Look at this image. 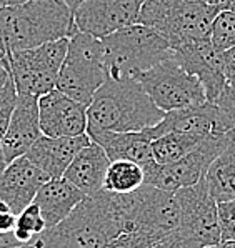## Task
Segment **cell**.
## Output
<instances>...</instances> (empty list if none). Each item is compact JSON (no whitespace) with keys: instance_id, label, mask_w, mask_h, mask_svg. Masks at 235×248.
I'll return each mask as SVG.
<instances>
[{"instance_id":"cell-35","label":"cell","mask_w":235,"mask_h":248,"mask_svg":"<svg viewBox=\"0 0 235 248\" xmlns=\"http://www.w3.org/2000/svg\"><path fill=\"white\" fill-rule=\"evenodd\" d=\"M27 0H0V10L7 9V7H15L20 5V3H25Z\"/></svg>"},{"instance_id":"cell-6","label":"cell","mask_w":235,"mask_h":248,"mask_svg":"<svg viewBox=\"0 0 235 248\" xmlns=\"http://www.w3.org/2000/svg\"><path fill=\"white\" fill-rule=\"evenodd\" d=\"M107 78L102 40L83 32L70 37L69 50L57 77V90L89 107Z\"/></svg>"},{"instance_id":"cell-7","label":"cell","mask_w":235,"mask_h":248,"mask_svg":"<svg viewBox=\"0 0 235 248\" xmlns=\"http://www.w3.org/2000/svg\"><path fill=\"white\" fill-rule=\"evenodd\" d=\"M125 233H139L155 247L179 227V203L175 193L143 183L139 190L120 195Z\"/></svg>"},{"instance_id":"cell-14","label":"cell","mask_w":235,"mask_h":248,"mask_svg":"<svg viewBox=\"0 0 235 248\" xmlns=\"http://www.w3.org/2000/svg\"><path fill=\"white\" fill-rule=\"evenodd\" d=\"M39 120L42 135L54 139L85 135L89 127L87 105L57 89L39 98Z\"/></svg>"},{"instance_id":"cell-17","label":"cell","mask_w":235,"mask_h":248,"mask_svg":"<svg viewBox=\"0 0 235 248\" xmlns=\"http://www.w3.org/2000/svg\"><path fill=\"white\" fill-rule=\"evenodd\" d=\"M40 137L39 98L30 95H18L7 132L0 139L7 162L10 163L15 158L25 157V154Z\"/></svg>"},{"instance_id":"cell-8","label":"cell","mask_w":235,"mask_h":248,"mask_svg":"<svg viewBox=\"0 0 235 248\" xmlns=\"http://www.w3.org/2000/svg\"><path fill=\"white\" fill-rule=\"evenodd\" d=\"M69 50V39L48 42L5 57V67L18 95L40 98L57 89V77Z\"/></svg>"},{"instance_id":"cell-11","label":"cell","mask_w":235,"mask_h":248,"mask_svg":"<svg viewBox=\"0 0 235 248\" xmlns=\"http://www.w3.org/2000/svg\"><path fill=\"white\" fill-rule=\"evenodd\" d=\"M175 198L179 203V227L175 233L194 240L204 248L219 245V203L208 192L205 177L197 185L177 190Z\"/></svg>"},{"instance_id":"cell-10","label":"cell","mask_w":235,"mask_h":248,"mask_svg":"<svg viewBox=\"0 0 235 248\" xmlns=\"http://www.w3.org/2000/svg\"><path fill=\"white\" fill-rule=\"evenodd\" d=\"M229 145L232 143L225 137H207L179 162L170 165H158L155 162L152 167L143 170L145 183L170 193H175L177 190L185 186L197 185L205 177L212 162Z\"/></svg>"},{"instance_id":"cell-5","label":"cell","mask_w":235,"mask_h":248,"mask_svg":"<svg viewBox=\"0 0 235 248\" xmlns=\"http://www.w3.org/2000/svg\"><path fill=\"white\" fill-rule=\"evenodd\" d=\"M109 78H137L142 72L172 59L169 40L147 25H130L102 39Z\"/></svg>"},{"instance_id":"cell-40","label":"cell","mask_w":235,"mask_h":248,"mask_svg":"<svg viewBox=\"0 0 235 248\" xmlns=\"http://www.w3.org/2000/svg\"><path fill=\"white\" fill-rule=\"evenodd\" d=\"M197 2H202V3H208V5H217V7H220L222 0H197Z\"/></svg>"},{"instance_id":"cell-21","label":"cell","mask_w":235,"mask_h":248,"mask_svg":"<svg viewBox=\"0 0 235 248\" xmlns=\"http://www.w3.org/2000/svg\"><path fill=\"white\" fill-rule=\"evenodd\" d=\"M85 198V195L78 188H75L65 178H50L40 186L37 192L33 203L39 207L45 225L48 228H54L62 220L70 215V212L77 207Z\"/></svg>"},{"instance_id":"cell-9","label":"cell","mask_w":235,"mask_h":248,"mask_svg":"<svg viewBox=\"0 0 235 248\" xmlns=\"http://www.w3.org/2000/svg\"><path fill=\"white\" fill-rule=\"evenodd\" d=\"M135 80L142 85L155 107L165 113L192 108L207 102L202 83L194 75L187 74L173 57L142 72Z\"/></svg>"},{"instance_id":"cell-23","label":"cell","mask_w":235,"mask_h":248,"mask_svg":"<svg viewBox=\"0 0 235 248\" xmlns=\"http://www.w3.org/2000/svg\"><path fill=\"white\" fill-rule=\"evenodd\" d=\"M145 183L143 169L128 160H115L110 162V167L105 175L104 190L117 195H128L139 190Z\"/></svg>"},{"instance_id":"cell-15","label":"cell","mask_w":235,"mask_h":248,"mask_svg":"<svg viewBox=\"0 0 235 248\" xmlns=\"http://www.w3.org/2000/svg\"><path fill=\"white\" fill-rule=\"evenodd\" d=\"M147 132L150 133L152 140L169 132L187 133V135L197 137L200 140L207 139V137H225L227 139L225 122H223L220 110L210 102H205L199 107H192V108L165 113L164 120L152 128H147Z\"/></svg>"},{"instance_id":"cell-42","label":"cell","mask_w":235,"mask_h":248,"mask_svg":"<svg viewBox=\"0 0 235 248\" xmlns=\"http://www.w3.org/2000/svg\"><path fill=\"white\" fill-rule=\"evenodd\" d=\"M2 59H5V53H3L2 48H0V60H2Z\"/></svg>"},{"instance_id":"cell-20","label":"cell","mask_w":235,"mask_h":248,"mask_svg":"<svg viewBox=\"0 0 235 248\" xmlns=\"http://www.w3.org/2000/svg\"><path fill=\"white\" fill-rule=\"evenodd\" d=\"M109 167L110 160L104 148L95 142H90L75 155L69 169L63 173V178L80 190L85 197H92L104 190Z\"/></svg>"},{"instance_id":"cell-30","label":"cell","mask_w":235,"mask_h":248,"mask_svg":"<svg viewBox=\"0 0 235 248\" xmlns=\"http://www.w3.org/2000/svg\"><path fill=\"white\" fill-rule=\"evenodd\" d=\"M107 248H154V245L139 233H122Z\"/></svg>"},{"instance_id":"cell-28","label":"cell","mask_w":235,"mask_h":248,"mask_svg":"<svg viewBox=\"0 0 235 248\" xmlns=\"http://www.w3.org/2000/svg\"><path fill=\"white\" fill-rule=\"evenodd\" d=\"M220 110L223 122L227 128V139L230 143H235V90L230 87H225L222 95L214 102Z\"/></svg>"},{"instance_id":"cell-36","label":"cell","mask_w":235,"mask_h":248,"mask_svg":"<svg viewBox=\"0 0 235 248\" xmlns=\"http://www.w3.org/2000/svg\"><path fill=\"white\" fill-rule=\"evenodd\" d=\"M222 10L235 12V0H222V3H220V12H222Z\"/></svg>"},{"instance_id":"cell-41","label":"cell","mask_w":235,"mask_h":248,"mask_svg":"<svg viewBox=\"0 0 235 248\" xmlns=\"http://www.w3.org/2000/svg\"><path fill=\"white\" fill-rule=\"evenodd\" d=\"M10 248H37L33 243H24V245H17V247H10Z\"/></svg>"},{"instance_id":"cell-34","label":"cell","mask_w":235,"mask_h":248,"mask_svg":"<svg viewBox=\"0 0 235 248\" xmlns=\"http://www.w3.org/2000/svg\"><path fill=\"white\" fill-rule=\"evenodd\" d=\"M9 77H10V74H9V70H7V67H5V59H2V60H0V89L5 85Z\"/></svg>"},{"instance_id":"cell-26","label":"cell","mask_w":235,"mask_h":248,"mask_svg":"<svg viewBox=\"0 0 235 248\" xmlns=\"http://www.w3.org/2000/svg\"><path fill=\"white\" fill-rule=\"evenodd\" d=\"M210 40L219 50L225 52L235 47V12L222 10L212 25Z\"/></svg>"},{"instance_id":"cell-2","label":"cell","mask_w":235,"mask_h":248,"mask_svg":"<svg viewBox=\"0 0 235 248\" xmlns=\"http://www.w3.org/2000/svg\"><path fill=\"white\" fill-rule=\"evenodd\" d=\"M77 32L74 12L63 0H27L0 10V48L5 57Z\"/></svg>"},{"instance_id":"cell-37","label":"cell","mask_w":235,"mask_h":248,"mask_svg":"<svg viewBox=\"0 0 235 248\" xmlns=\"http://www.w3.org/2000/svg\"><path fill=\"white\" fill-rule=\"evenodd\" d=\"M7 165H9V162H7V158H5V154H3V147H2V142H0V173H2V171L7 169Z\"/></svg>"},{"instance_id":"cell-1","label":"cell","mask_w":235,"mask_h":248,"mask_svg":"<svg viewBox=\"0 0 235 248\" xmlns=\"http://www.w3.org/2000/svg\"><path fill=\"white\" fill-rule=\"evenodd\" d=\"M125 233V218L120 195L98 192L85 197L54 228L33 240L37 248H107Z\"/></svg>"},{"instance_id":"cell-38","label":"cell","mask_w":235,"mask_h":248,"mask_svg":"<svg viewBox=\"0 0 235 248\" xmlns=\"http://www.w3.org/2000/svg\"><path fill=\"white\" fill-rule=\"evenodd\" d=\"M63 2H65L67 5L70 7V10H72V12H75V9H77V7L80 5V3L85 2V0H63Z\"/></svg>"},{"instance_id":"cell-32","label":"cell","mask_w":235,"mask_h":248,"mask_svg":"<svg viewBox=\"0 0 235 248\" xmlns=\"http://www.w3.org/2000/svg\"><path fill=\"white\" fill-rule=\"evenodd\" d=\"M15 223H17V215L3 202H0V235L12 233Z\"/></svg>"},{"instance_id":"cell-22","label":"cell","mask_w":235,"mask_h":248,"mask_svg":"<svg viewBox=\"0 0 235 248\" xmlns=\"http://www.w3.org/2000/svg\"><path fill=\"white\" fill-rule=\"evenodd\" d=\"M205 183L217 203L235 198V143L229 145L212 162L205 173Z\"/></svg>"},{"instance_id":"cell-13","label":"cell","mask_w":235,"mask_h":248,"mask_svg":"<svg viewBox=\"0 0 235 248\" xmlns=\"http://www.w3.org/2000/svg\"><path fill=\"white\" fill-rule=\"evenodd\" d=\"M172 50L173 60L202 83L207 102L214 104L227 87L223 75V52L219 50L210 39L177 45Z\"/></svg>"},{"instance_id":"cell-4","label":"cell","mask_w":235,"mask_h":248,"mask_svg":"<svg viewBox=\"0 0 235 248\" xmlns=\"http://www.w3.org/2000/svg\"><path fill=\"white\" fill-rule=\"evenodd\" d=\"M219 14L220 7L197 0H142L137 24L155 29L173 48L210 39L212 25Z\"/></svg>"},{"instance_id":"cell-16","label":"cell","mask_w":235,"mask_h":248,"mask_svg":"<svg viewBox=\"0 0 235 248\" xmlns=\"http://www.w3.org/2000/svg\"><path fill=\"white\" fill-rule=\"evenodd\" d=\"M48 180L50 178L25 157L15 158L0 173V202L18 215L33 203L40 186Z\"/></svg>"},{"instance_id":"cell-31","label":"cell","mask_w":235,"mask_h":248,"mask_svg":"<svg viewBox=\"0 0 235 248\" xmlns=\"http://www.w3.org/2000/svg\"><path fill=\"white\" fill-rule=\"evenodd\" d=\"M154 248H204V247L200 243L194 242V240L184 238V236L177 235L173 232L172 235H169L162 242H158Z\"/></svg>"},{"instance_id":"cell-3","label":"cell","mask_w":235,"mask_h":248,"mask_svg":"<svg viewBox=\"0 0 235 248\" xmlns=\"http://www.w3.org/2000/svg\"><path fill=\"white\" fill-rule=\"evenodd\" d=\"M165 112L157 108L135 78H107L87 107V135L100 132H140L158 125Z\"/></svg>"},{"instance_id":"cell-33","label":"cell","mask_w":235,"mask_h":248,"mask_svg":"<svg viewBox=\"0 0 235 248\" xmlns=\"http://www.w3.org/2000/svg\"><path fill=\"white\" fill-rule=\"evenodd\" d=\"M223 75L227 87L235 90V47L223 52Z\"/></svg>"},{"instance_id":"cell-19","label":"cell","mask_w":235,"mask_h":248,"mask_svg":"<svg viewBox=\"0 0 235 248\" xmlns=\"http://www.w3.org/2000/svg\"><path fill=\"white\" fill-rule=\"evenodd\" d=\"M90 140L100 145L110 162L128 160L143 170L155 163L152 152V137L145 130L140 132H100L90 135Z\"/></svg>"},{"instance_id":"cell-25","label":"cell","mask_w":235,"mask_h":248,"mask_svg":"<svg viewBox=\"0 0 235 248\" xmlns=\"http://www.w3.org/2000/svg\"><path fill=\"white\" fill-rule=\"evenodd\" d=\"M45 230H47V225H45V220L42 217L39 207L35 203H30L24 212L17 215V223H15L12 233L14 238L20 245H24V243H32Z\"/></svg>"},{"instance_id":"cell-39","label":"cell","mask_w":235,"mask_h":248,"mask_svg":"<svg viewBox=\"0 0 235 248\" xmlns=\"http://www.w3.org/2000/svg\"><path fill=\"white\" fill-rule=\"evenodd\" d=\"M207 248H235V242H220L219 245L207 247Z\"/></svg>"},{"instance_id":"cell-27","label":"cell","mask_w":235,"mask_h":248,"mask_svg":"<svg viewBox=\"0 0 235 248\" xmlns=\"http://www.w3.org/2000/svg\"><path fill=\"white\" fill-rule=\"evenodd\" d=\"M18 92L15 89L12 77H9L5 85L0 89V139L5 135L10 118L14 115L15 105H17Z\"/></svg>"},{"instance_id":"cell-18","label":"cell","mask_w":235,"mask_h":248,"mask_svg":"<svg viewBox=\"0 0 235 248\" xmlns=\"http://www.w3.org/2000/svg\"><path fill=\"white\" fill-rule=\"evenodd\" d=\"M90 142L92 140L87 133L78 137H63V139L42 135L25 154V158L44 171L48 178H62L75 155Z\"/></svg>"},{"instance_id":"cell-29","label":"cell","mask_w":235,"mask_h":248,"mask_svg":"<svg viewBox=\"0 0 235 248\" xmlns=\"http://www.w3.org/2000/svg\"><path fill=\"white\" fill-rule=\"evenodd\" d=\"M219 210V228L220 242H235V198L229 202H220Z\"/></svg>"},{"instance_id":"cell-24","label":"cell","mask_w":235,"mask_h":248,"mask_svg":"<svg viewBox=\"0 0 235 248\" xmlns=\"http://www.w3.org/2000/svg\"><path fill=\"white\" fill-rule=\"evenodd\" d=\"M202 140L180 132H169L152 140L154 158L158 165H170L179 162L199 145Z\"/></svg>"},{"instance_id":"cell-12","label":"cell","mask_w":235,"mask_h":248,"mask_svg":"<svg viewBox=\"0 0 235 248\" xmlns=\"http://www.w3.org/2000/svg\"><path fill=\"white\" fill-rule=\"evenodd\" d=\"M140 5L142 0H85L75 9L74 20L78 32L102 40L137 24Z\"/></svg>"}]
</instances>
